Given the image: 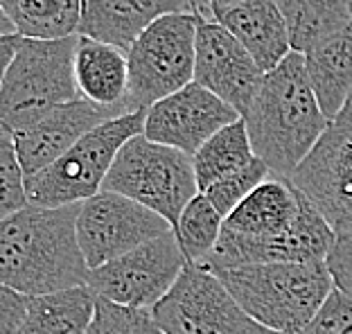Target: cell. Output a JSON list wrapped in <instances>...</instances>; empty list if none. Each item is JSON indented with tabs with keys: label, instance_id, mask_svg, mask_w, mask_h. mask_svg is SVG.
Segmentation results:
<instances>
[{
	"label": "cell",
	"instance_id": "52a82bcc",
	"mask_svg": "<svg viewBox=\"0 0 352 334\" xmlns=\"http://www.w3.org/2000/svg\"><path fill=\"white\" fill-rule=\"evenodd\" d=\"M201 16L190 12L165 14L142 32L126 52L129 93L126 109L147 111L195 82L197 30Z\"/></svg>",
	"mask_w": 352,
	"mask_h": 334
},
{
	"label": "cell",
	"instance_id": "9c48e42d",
	"mask_svg": "<svg viewBox=\"0 0 352 334\" xmlns=\"http://www.w3.org/2000/svg\"><path fill=\"white\" fill-rule=\"evenodd\" d=\"M170 233L161 214L109 190L79 203L77 242L88 271Z\"/></svg>",
	"mask_w": 352,
	"mask_h": 334
},
{
	"label": "cell",
	"instance_id": "d6986e66",
	"mask_svg": "<svg viewBox=\"0 0 352 334\" xmlns=\"http://www.w3.org/2000/svg\"><path fill=\"white\" fill-rule=\"evenodd\" d=\"M300 199V190L292 181L271 177L223 219V228L255 240L285 235L298 219Z\"/></svg>",
	"mask_w": 352,
	"mask_h": 334
},
{
	"label": "cell",
	"instance_id": "7402d4cb",
	"mask_svg": "<svg viewBox=\"0 0 352 334\" xmlns=\"http://www.w3.org/2000/svg\"><path fill=\"white\" fill-rule=\"evenodd\" d=\"M289 32L292 52L305 54L343 27H348V0H276Z\"/></svg>",
	"mask_w": 352,
	"mask_h": 334
},
{
	"label": "cell",
	"instance_id": "f546056e",
	"mask_svg": "<svg viewBox=\"0 0 352 334\" xmlns=\"http://www.w3.org/2000/svg\"><path fill=\"white\" fill-rule=\"evenodd\" d=\"M334 287L352 296V226L334 230V244L325 258Z\"/></svg>",
	"mask_w": 352,
	"mask_h": 334
},
{
	"label": "cell",
	"instance_id": "5bb4252c",
	"mask_svg": "<svg viewBox=\"0 0 352 334\" xmlns=\"http://www.w3.org/2000/svg\"><path fill=\"white\" fill-rule=\"evenodd\" d=\"M289 181L323 214L332 230L352 226V133H337L327 126Z\"/></svg>",
	"mask_w": 352,
	"mask_h": 334
},
{
	"label": "cell",
	"instance_id": "4dcf8cb0",
	"mask_svg": "<svg viewBox=\"0 0 352 334\" xmlns=\"http://www.w3.org/2000/svg\"><path fill=\"white\" fill-rule=\"evenodd\" d=\"M30 298L0 285V334H19L28 314Z\"/></svg>",
	"mask_w": 352,
	"mask_h": 334
},
{
	"label": "cell",
	"instance_id": "1f68e13d",
	"mask_svg": "<svg viewBox=\"0 0 352 334\" xmlns=\"http://www.w3.org/2000/svg\"><path fill=\"white\" fill-rule=\"evenodd\" d=\"M23 41V36L14 34V36H0V73H5L7 66L12 63L16 50Z\"/></svg>",
	"mask_w": 352,
	"mask_h": 334
},
{
	"label": "cell",
	"instance_id": "4fadbf2b",
	"mask_svg": "<svg viewBox=\"0 0 352 334\" xmlns=\"http://www.w3.org/2000/svg\"><path fill=\"white\" fill-rule=\"evenodd\" d=\"M264 79L246 47L217 21H199L195 84L233 107L239 118L251 109Z\"/></svg>",
	"mask_w": 352,
	"mask_h": 334
},
{
	"label": "cell",
	"instance_id": "f1b7e54d",
	"mask_svg": "<svg viewBox=\"0 0 352 334\" xmlns=\"http://www.w3.org/2000/svg\"><path fill=\"white\" fill-rule=\"evenodd\" d=\"M300 334H352V296L334 287Z\"/></svg>",
	"mask_w": 352,
	"mask_h": 334
},
{
	"label": "cell",
	"instance_id": "603a6c76",
	"mask_svg": "<svg viewBox=\"0 0 352 334\" xmlns=\"http://www.w3.org/2000/svg\"><path fill=\"white\" fill-rule=\"evenodd\" d=\"M23 38L59 41L77 36L84 0H0Z\"/></svg>",
	"mask_w": 352,
	"mask_h": 334
},
{
	"label": "cell",
	"instance_id": "cb8c5ba5",
	"mask_svg": "<svg viewBox=\"0 0 352 334\" xmlns=\"http://www.w3.org/2000/svg\"><path fill=\"white\" fill-rule=\"evenodd\" d=\"M195 161V174L199 192H206L208 188L230 177L255 161V152L249 138L246 122L239 118L237 122L223 126L214 136L192 156Z\"/></svg>",
	"mask_w": 352,
	"mask_h": 334
},
{
	"label": "cell",
	"instance_id": "484cf974",
	"mask_svg": "<svg viewBox=\"0 0 352 334\" xmlns=\"http://www.w3.org/2000/svg\"><path fill=\"white\" fill-rule=\"evenodd\" d=\"M267 179H271L269 167L264 165L260 158H255L249 167H244V170H239L235 174H230V177L221 179L219 183H214L204 194L208 197V201L217 208L221 217L226 219L228 214Z\"/></svg>",
	"mask_w": 352,
	"mask_h": 334
},
{
	"label": "cell",
	"instance_id": "e0dca14e",
	"mask_svg": "<svg viewBox=\"0 0 352 334\" xmlns=\"http://www.w3.org/2000/svg\"><path fill=\"white\" fill-rule=\"evenodd\" d=\"M73 68L79 98L116 111L118 115L131 113L126 109V93H129L126 52L95 38L77 36Z\"/></svg>",
	"mask_w": 352,
	"mask_h": 334
},
{
	"label": "cell",
	"instance_id": "8d00e7d4",
	"mask_svg": "<svg viewBox=\"0 0 352 334\" xmlns=\"http://www.w3.org/2000/svg\"><path fill=\"white\" fill-rule=\"evenodd\" d=\"M251 334H285V332H278V330H271V328H264L260 323H253Z\"/></svg>",
	"mask_w": 352,
	"mask_h": 334
},
{
	"label": "cell",
	"instance_id": "4316f807",
	"mask_svg": "<svg viewBox=\"0 0 352 334\" xmlns=\"http://www.w3.org/2000/svg\"><path fill=\"white\" fill-rule=\"evenodd\" d=\"M88 334H165L151 312L120 307L98 298V309Z\"/></svg>",
	"mask_w": 352,
	"mask_h": 334
},
{
	"label": "cell",
	"instance_id": "277c9868",
	"mask_svg": "<svg viewBox=\"0 0 352 334\" xmlns=\"http://www.w3.org/2000/svg\"><path fill=\"white\" fill-rule=\"evenodd\" d=\"M77 36L59 41L23 38L0 86V138H14L57 107L79 98L75 84Z\"/></svg>",
	"mask_w": 352,
	"mask_h": 334
},
{
	"label": "cell",
	"instance_id": "83f0119b",
	"mask_svg": "<svg viewBox=\"0 0 352 334\" xmlns=\"http://www.w3.org/2000/svg\"><path fill=\"white\" fill-rule=\"evenodd\" d=\"M28 205L25 174L12 138H0V221Z\"/></svg>",
	"mask_w": 352,
	"mask_h": 334
},
{
	"label": "cell",
	"instance_id": "7c38bea8",
	"mask_svg": "<svg viewBox=\"0 0 352 334\" xmlns=\"http://www.w3.org/2000/svg\"><path fill=\"white\" fill-rule=\"evenodd\" d=\"M237 120L233 107L192 82L147 109L142 136L195 156L214 133Z\"/></svg>",
	"mask_w": 352,
	"mask_h": 334
},
{
	"label": "cell",
	"instance_id": "9a60e30c",
	"mask_svg": "<svg viewBox=\"0 0 352 334\" xmlns=\"http://www.w3.org/2000/svg\"><path fill=\"white\" fill-rule=\"evenodd\" d=\"M111 118H118L116 111L77 98L50 111L30 129L19 131L12 140L25 179L52 165L79 138H84L88 131H93L95 126L104 124Z\"/></svg>",
	"mask_w": 352,
	"mask_h": 334
},
{
	"label": "cell",
	"instance_id": "3957f363",
	"mask_svg": "<svg viewBox=\"0 0 352 334\" xmlns=\"http://www.w3.org/2000/svg\"><path fill=\"white\" fill-rule=\"evenodd\" d=\"M253 323L300 334L334 289L325 262H271L214 269Z\"/></svg>",
	"mask_w": 352,
	"mask_h": 334
},
{
	"label": "cell",
	"instance_id": "2e32d148",
	"mask_svg": "<svg viewBox=\"0 0 352 334\" xmlns=\"http://www.w3.org/2000/svg\"><path fill=\"white\" fill-rule=\"evenodd\" d=\"M174 12L188 10L179 0H84L77 36L129 52L151 23Z\"/></svg>",
	"mask_w": 352,
	"mask_h": 334
},
{
	"label": "cell",
	"instance_id": "5b68a950",
	"mask_svg": "<svg viewBox=\"0 0 352 334\" xmlns=\"http://www.w3.org/2000/svg\"><path fill=\"white\" fill-rule=\"evenodd\" d=\"M147 111L111 118L79 138L61 158L25 179L28 203L38 208L79 205L102 192L111 165L126 142L145 129Z\"/></svg>",
	"mask_w": 352,
	"mask_h": 334
},
{
	"label": "cell",
	"instance_id": "f35d334b",
	"mask_svg": "<svg viewBox=\"0 0 352 334\" xmlns=\"http://www.w3.org/2000/svg\"><path fill=\"white\" fill-rule=\"evenodd\" d=\"M0 86H3V73H0Z\"/></svg>",
	"mask_w": 352,
	"mask_h": 334
},
{
	"label": "cell",
	"instance_id": "8992f818",
	"mask_svg": "<svg viewBox=\"0 0 352 334\" xmlns=\"http://www.w3.org/2000/svg\"><path fill=\"white\" fill-rule=\"evenodd\" d=\"M102 190L145 205L174 228L186 205L199 194L195 161L140 133L120 149Z\"/></svg>",
	"mask_w": 352,
	"mask_h": 334
},
{
	"label": "cell",
	"instance_id": "d590c367",
	"mask_svg": "<svg viewBox=\"0 0 352 334\" xmlns=\"http://www.w3.org/2000/svg\"><path fill=\"white\" fill-rule=\"evenodd\" d=\"M239 3H246V0H212L210 3V10H212V21H214V16L221 14V12H226L230 10V7H235Z\"/></svg>",
	"mask_w": 352,
	"mask_h": 334
},
{
	"label": "cell",
	"instance_id": "e575fe53",
	"mask_svg": "<svg viewBox=\"0 0 352 334\" xmlns=\"http://www.w3.org/2000/svg\"><path fill=\"white\" fill-rule=\"evenodd\" d=\"M14 34H19V32H16V25L12 23L10 14H7L3 10V5H0V36H14Z\"/></svg>",
	"mask_w": 352,
	"mask_h": 334
},
{
	"label": "cell",
	"instance_id": "30bf717a",
	"mask_svg": "<svg viewBox=\"0 0 352 334\" xmlns=\"http://www.w3.org/2000/svg\"><path fill=\"white\" fill-rule=\"evenodd\" d=\"M151 316L165 334H251L253 328L219 278L190 262Z\"/></svg>",
	"mask_w": 352,
	"mask_h": 334
},
{
	"label": "cell",
	"instance_id": "ba28073f",
	"mask_svg": "<svg viewBox=\"0 0 352 334\" xmlns=\"http://www.w3.org/2000/svg\"><path fill=\"white\" fill-rule=\"evenodd\" d=\"M186 265L188 260L170 233L91 269L86 287L107 303L151 312L172 291Z\"/></svg>",
	"mask_w": 352,
	"mask_h": 334
},
{
	"label": "cell",
	"instance_id": "74e56055",
	"mask_svg": "<svg viewBox=\"0 0 352 334\" xmlns=\"http://www.w3.org/2000/svg\"><path fill=\"white\" fill-rule=\"evenodd\" d=\"M348 7H350V19H352V0H348Z\"/></svg>",
	"mask_w": 352,
	"mask_h": 334
},
{
	"label": "cell",
	"instance_id": "44dd1931",
	"mask_svg": "<svg viewBox=\"0 0 352 334\" xmlns=\"http://www.w3.org/2000/svg\"><path fill=\"white\" fill-rule=\"evenodd\" d=\"M98 296L84 287L32 296L19 334H88Z\"/></svg>",
	"mask_w": 352,
	"mask_h": 334
},
{
	"label": "cell",
	"instance_id": "d6a6232c",
	"mask_svg": "<svg viewBox=\"0 0 352 334\" xmlns=\"http://www.w3.org/2000/svg\"><path fill=\"white\" fill-rule=\"evenodd\" d=\"M330 129H334L337 133H352V93L346 102V107L341 109V113L330 122Z\"/></svg>",
	"mask_w": 352,
	"mask_h": 334
},
{
	"label": "cell",
	"instance_id": "ffe728a7",
	"mask_svg": "<svg viewBox=\"0 0 352 334\" xmlns=\"http://www.w3.org/2000/svg\"><path fill=\"white\" fill-rule=\"evenodd\" d=\"M302 57L318 107L332 122L352 93V23Z\"/></svg>",
	"mask_w": 352,
	"mask_h": 334
},
{
	"label": "cell",
	"instance_id": "7a4b0ae2",
	"mask_svg": "<svg viewBox=\"0 0 352 334\" xmlns=\"http://www.w3.org/2000/svg\"><path fill=\"white\" fill-rule=\"evenodd\" d=\"M242 120L255 158L269 167L271 177L289 181L330 126L311 91L300 52H289L274 70L264 73Z\"/></svg>",
	"mask_w": 352,
	"mask_h": 334
},
{
	"label": "cell",
	"instance_id": "6da1fadb",
	"mask_svg": "<svg viewBox=\"0 0 352 334\" xmlns=\"http://www.w3.org/2000/svg\"><path fill=\"white\" fill-rule=\"evenodd\" d=\"M79 205L23 210L0 221V285L23 296L84 287L88 267L77 242Z\"/></svg>",
	"mask_w": 352,
	"mask_h": 334
},
{
	"label": "cell",
	"instance_id": "ac0fdd59",
	"mask_svg": "<svg viewBox=\"0 0 352 334\" xmlns=\"http://www.w3.org/2000/svg\"><path fill=\"white\" fill-rule=\"evenodd\" d=\"M214 21L246 47L262 73L274 70L292 52L289 32L276 0H246L217 14Z\"/></svg>",
	"mask_w": 352,
	"mask_h": 334
},
{
	"label": "cell",
	"instance_id": "d4e9b609",
	"mask_svg": "<svg viewBox=\"0 0 352 334\" xmlns=\"http://www.w3.org/2000/svg\"><path fill=\"white\" fill-rule=\"evenodd\" d=\"M223 230V217L217 208L208 201L204 192H199L181 212L172 233L179 242L183 256L190 265H201L217 246Z\"/></svg>",
	"mask_w": 352,
	"mask_h": 334
},
{
	"label": "cell",
	"instance_id": "8fae6325",
	"mask_svg": "<svg viewBox=\"0 0 352 334\" xmlns=\"http://www.w3.org/2000/svg\"><path fill=\"white\" fill-rule=\"evenodd\" d=\"M332 244V226L302 194L298 219L285 235L255 240V237H242L223 228L214 251L199 267L214 271V269L271 265V262H325Z\"/></svg>",
	"mask_w": 352,
	"mask_h": 334
},
{
	"label": "cell",
	"instance_id": "836d02e7",
	"mask_svg": "<svg viewBox=\"0 0 352 334\" xmlns=\"http://www.w3.org/2000/svg\"><path fill=\"white\" fill-rule=\"evenodd\" d=\"M179 3H183V7H186L190 14H197V16H201V19L212 21V10H210L212 0H179Z\"/></svg>",
	"mask_w": 352,
	"mask_h": 334
}]
</instances>
